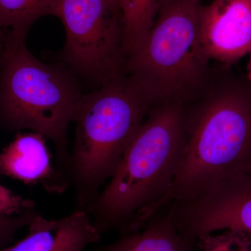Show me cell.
I'll return each instance as SVG.
<instances>
[{"label": "cell", "mask_w": 251, "mask_h": 251, "mask_svg": "<svg viewBox=\"0 0 251 251\" xmlns=\"http://www.w3.org/2000/svg\"><path fill=\"white\" fill-rule=\"evenodd\" d=\"M186 105L185 142L171 187L151 211L251 172V82L228 67Z\"/></svg>", "instance_id": "obj_1"}, {"label": "cell", "mask_w": 251, "mask_h": 251, "mask_svg": "<svg viewBox=\"0 0 251 251\" xmlns=\"http://www.w3.org/2000/svg\"><path fill=\"white\" fill-rule=\"evenodd\" d=\"M186 104L154 105L126 150L97 202L99 232L123 235L145 227L155 205L171 187L184 150Z\"/></svg>", "instance_id": "obj_2"}, {"label": "cell", "mask_w": 251, "mask_h": 251, "mask_svg": "<svg viewBox=\"0 0 251 251\" xmlns=\"http://www.w3.org/2000/svg\"><path fill=\"white\" fill-rule=\"evenodd\" d=\"M201 4V0H167L141 45L125 59L123 72L152 106L191 103L212 78L198 39Z\"/></svg>", "instance_id": "obj_3"}, {"label": "cell", "mask_w": 251, "mask_h": 251, "mask_svg": "<svg viewBox=\"0 0 251 251\" xmlns=\"http://www.w3.org/2000/svg\"><path fill=\"white\" fill-rule=\"evenodd\" d=\"M26 36L9 31L0 59V115L15 129L40 133L65 151L81 94L69 68L36 59Z\"/></svg>", "instance_id": "obj_4"}, {"label": "cell", "mask_w": 251, "mask_h": 251, "mask_svg": "<svg viewBox=\"0 0 251 251\" xmlns=\"http://www.w3.org/2000/svg\"><path fill=\"white\" fill-rule=\"evenodd\" d=\"M152 107L125 72L82 94L74 120V163L81 181L96 186L112 177Z\"/></svg>", "instance_id": "obj_5"}, {"label": "cell", "mask_w": 251, "mask_h": 251, "mask_svg": "<svg viewBox=\"0 0 251 251\" xmlns=\"http://www.w3.org/2000/svg\"><path fill=\"white\" fill-rule=\"evenodd\" d=\"M65 29L63 58L75 75L98 85L123 72L121 11L109 0H57Z\"/></svg>", "instance_id": "obj_6"}, {"label": "cell", "mask_w": 251, "mask_h": 251, "mask_svg": "<svg viewBox=\"0 0 251 251\" xmlns=\"http://www.w3.org/2000/svg\"><path fill=\"white\" fill-rule=\"evenodd\" d=\"M162 211L183 235L196 242L218 230L251 234V172L223 180L192 198L170 203Z\"/></svg>", "instance_id": "obj_7"}, {"label": "cell", "mask_w": 251, "mask_h": 251, "mask_svg": "<svg viewBox=\"0 0 251 251\" xmlns=\"http://www.w3.org/2000/svg\"><path fill=\"white\" fill-rule=\"evenodd\" d=\"M198 39L209 62L230 66L251 49V0H213L200 5Z\"/></svg>", "instance_id": "obj_8"}, {"label": "cell", "mask_w": 251, "mask_h": 251, "mask_svg": "<svg viewBox=\"0 0 251 251\" xmlns=\"http://www.w3.org/2000/svg\"><path fill=\"white\" fill-rule=\"evenodd\" d=\"M98 229L83 211L57 220L33 216L26 237L0 251H83L100 241Z\"/></svg>", "instance_id": "obj_9"}, {"label": "cell", "mask_w": 251, "mask_h": 251, "mask_svg": "<svg viewBox=\"0 0 251 251\" xmlns=\"http://www.w3.org/2000/svg\"><path fill=\"white\" fill-rule=\"evenodd\" d=\"M45 138L34 131L18 133L0 153V173L25 184L49 179L53 171Z\"/></svg>", "instance_id": "obj_10"}, {"label": "cell", "mask_w": 251, "mask_h": 251, "mask_svg": "<svg viewBox=\"0 0 251 251\" xmlns=\"http://www.w3.org/2000/svg\"><path fill=\"white\" fill-rule=\"evenodd\" d=\"M143 228L99 247L98 251H192L197 243L183 235L164 211L156 213Z\"/></svg>", "instance_id": "obj_11"}, {"label": "cell", "mask_w": 251, "mask_h": 251, "mask_svg": "<svg viewBox=\"0 0 251 251\" xmlns=\"http://www.w3.org/2000/svg\"><path fill=\"white\" fill-rule=\"evenodd\" d=\"M167 0H122L123 49L125 59L145 40Z\"/></svg>", "instance_id": "obj_12"}, {"label": "cell", "mask_w": 251, "mask_h": 251, "mask_svg": "<svg viewBox=\"0 0 251 251\" xmlns=\"http://www.w3.org/2000/svg\"><path fill=\"white\" fill-rule=\"evenodd\" d=\"M56 2L57 0H0V26L26 36L36 21L53 16Z\"/></svg>", "instance_id": "obj_13"}, {"label": "cell", "mask_w": 251, "mask_h": 251, "mask_svg": "<svg viewBox=\"0 0 251 251\" xmlns=\"http://www.w3.org/2000/svg\"><path fill=\"white\" fill-rule=\"evenodd\" d=\"M201 251H251V239L247 232L226 229L223 233L206 234L199 237Z\"/></svg>", "instance_id": "obj_14"}, {"label": "cell", "mask_w": 251, "mask_h": 251, "mask_svg": "<svg viewBox=\"0 0 251 251\" xmlns=\"http://www.w3.org/2000/svg\"><path fill=\"white\" fill-rule=\"evenodd\" d=\"M34 207V202L0 184V216L11 217Z\"/></svg>", "instance_id": "obj_15"}, {"label": "cell", "mask_w": 251, "mask_h": 251, "mask_svg": "<svg viewBox=\"0 0 251 251\" xmlns=\"http://www.w3.org/2000/svg\"><path fill=\"white\" fill-rule=\"evenodd\" d=\"M33 216L17 217L0 216V249L13 239L14 234L21 227L29 226Z\"/></svg>", "instance_id": "obj_16"}, {"label": "cell", "mask_w": 251, "mask_h": 251, "mask_svg": "<svg viewBox=\"0 0 251 251\" xmlns=\"http://www.w3.org/2000/svg\"><path fill=\"white\" fill-rule=\"evenodd\" d=\"M5 34L3 32V28L0 26V59H1V54L4 47Z\"/></svg>", "instance_id": "obj_17"}, {"label": "cell", "mask_w": 251, "mask_h": 251, "mask_svg": "<svg viewBox=\"0 0 251 251\" xmlns=\"http://www.w3.org/2000/svg\"><path fill=\"white\" fill-rule=\"evenodd\" d=\"M109 1H110V3H111L113 6H115V7H117V9L121 11L122 0H109Z\"/></svg>", "instance_id": "obj_18"}, {"label": "cell", "mask_w": 251, "mask_h": 251, "mask_svg": "<svg viewBox=\"0 0 251 251\" xmlns=\"http://www.w3.org/2000/svg\"><path fill=\"white\" fill-rule=\"evenodd\" d=\"M249 54H250V59H249V64H248L247 76L251 82V49Z\"/></svg>", "instance_id": "obj_19"}, {"label": "cell", "mask_w": 251, "mask_h": 251, "mask_svg": "<svg viewBox=\"0 0 251 251\" xmlns=\"http://www.w3.org/2000/svg\"><path fill=\"white\" fill-rule=\"evenodd\" d=\"M249 235L250 236V238H251V234H249Z\"/></svg>", "instance_id": "obj_20"}, {"label": "cell", "mask_w": 251, "mask_h": 251, "mask_svg": "<svg viewBox=\"0 0 251 251\" xmlns=\"http://www.w3.org/2000/svg\"></svg>", "instance_id": "obj_21"}]
</instances>
